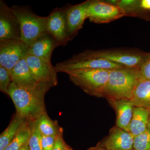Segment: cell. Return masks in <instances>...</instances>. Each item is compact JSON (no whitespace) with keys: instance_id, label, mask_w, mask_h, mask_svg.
Instances as JSON below:
<instances>
[{"instance_id":"7","label":"cell","mask_w":150,"mask_h":150,"mask_svg":"<svg viewBox=\"0 0 150 150\" xmlns=\"http://www.w3.org/2000/svg\"><path fill=\"white\" fill-rule=\"evenodd\" d=\"M87 18L91 22L102 24L111 22L125 16L123 9L108 1L90 0L87 8Z\"/></svg>"},{"instance_id":"22","label":"cell","mask_w":150,"mask_h":150,"mask_svg":"<svg viewBox=\"0 0 150 150\" xmlns=\"http://www.w3.org/2000/svg\"><path fill=\"white\" fill-rule=\"evenodd\" d=\"M38 129L41 135L43 136H57L63 132L57 121L52 120L47 113L41 115L36 122Z\"/></svg>"},{"instance_id":"15","label":"cell","mask_w":150,"mask_h":150,"mask_svg":"<svg viewBox=\"0 0 150 150\" xmlns=\"http://www.w3.org/2000/svg\"><path fill=\"white\" fill-rule=\"evenodd\" d=\"M108 101L116 112V126L129 132L135 107L131 99H112Z\"/></svg>"},{"instance_id":"3","label":"cell","mask_w":150,"mask_h":150,"mask_svg":"<svg viewBox=\"0 0 150 150\" xmlns=\"http://www.w3.org/2000/svg\"><path fill=\"white\" fill-rule=\"evenodd\" d=\"M10 9L19 23L21 40L28 48L39 38L48 33L47 16H38L29 6L15 5Z\"/></svg>"},{"instance_id":"27","label":"cell","mask_w":150,"mask_h":150,"mask_svg":"<svg viewBox=\"0 0 150 150\" xmlns=\"http://www.w3.org/2000/svg\"><path fill=\"white\" fill-rule=\"evenodd\" d=\"M140 79L150 81V55L139 68Z\"/></svg>"},{"instance_id":"28","label":"cell","mask_w":150,"mask_h":150,"mask_svg":"<svg viewBox=\"0 0 150 150\" xmlns=\"http://www.w3.org/2000/svg\"><path fill=\"white\" fill-rule=\"evenodd\" d=\"M53 150H73L65 142L63 138V132L57 136Z\"/></svg>"},{"instance_id":"11","label":"cell","mask_w":150,"mask_h":150,"mask_svg":"<svg viewBox=\"0 0 150 150\" xmlns=\"http://www.w3.org/2000/svg\"><path fill=\"white\" fill-rule=\"evenodd\" d=\"M47 32L54 38L58 46H64L70 41L65 7L56 8L47 16Z\"/></svg>"},{"instance_id":"19","label":"cell","mask_w":150,"mask_h":150,"mask_svg":"<svg viewBox=\"0 0 150 150\" xmlns=\"http://www.w3.org/2000/svg\"><path fill=\"white\" fill-rule=\"evenodd\" d=\"M26 121L16 113L10 123L0 136V150H4L13 139L18 132Z\"/></svg>"},{"instance_id":"29","label":"cell","mask_w":150,"mask_h":150,"mask_svg":"<svg viewBox=\"0 0 150 150\" xmlns=\"http://www.w3.org/2000/svg\"><path fill=\"white\" fill-rule=\"evenodd\" d=\"M139 3L142 8L150 12V0H139Z\"/></svg>"},{"instance_id":"33","label":"cell","mask_w":150,"mask_h":150,"mask_svg":"<svg viewBox=\"0 0 150 150\" xmlns=\"http://www.w3.org/2000/svg\"><path fill=\"white\" fill-rule=\"evenodd\" d=\"M131 150H136V149H132Z\"/></svg>"},{"instance_id":"6","label":"cell","mask_w":150,"mask_h":150,"mask_svg":"<svg viewBox=\"0 0 150 150\" xmlns=\"http://www.w3.org/2000/svg\"><path fill=\"white\" fill-rule=\"evenodd\" d=\"M125 67L106 60L96 59L89 55L86 51L74 55L70 59L58 63L56 69L58 72L67 74L74 70L83 69H103L112 70Z\"/></svg>"},{"instance_id":"4","label":"cell","mask_w":150,"mask_h":150,"mask_svg":"<svg viewBox=\"0 0 150 150\" xmlns=\"http://www.w3.org/2000/svg\"><path fill=\"white\" fill-rule=\"evenodd\" d=\"M110 70L83 69L67 73L70 80L90 95L103 97Z\"/></svg>"},{"instance_id":"5","label":"cell","mask_w":150,"mask_h":150,"mask_svg":"<svg viewBox=\"0 0 150 150\" xmlns=\"http://www.w3.org/2000/svg\"><path fill=\"white\" fill-rule=\"evenodd\" d=\"M86 51L94 58L131 68H140L150 55V53L132 50L107 49Z\"/></svg>"},{"instance_id":"8","label":"cell","mask_w":150,"mask_h":150,"mask_svg":"<svg viewBox=\"0 0 150 150\" xmlns=\"http://www.w3.org/2000/svg\"><path fill=\"white\" fill-rule=\"evenodd\" d=\"M28 47L21 40H0V66L11 71L28 54Z\"/></svg>"},{"instance_id":"12","label":"cell","mask_w":150,"mask_h":150,"mask_svg":"<svg viewBox=\"0 0 150 150\" xmlns=\"http://www.w3.org/2000/svg\"><path fill=\"white\" fill-rule=\"evenodd\" d=\"M21 40L20 25L6 3L0 1V40Z\"/></svg>"},{"instance_id":"26","label":"cell","mask_w":150,"mask_h":150,"mask_svg":"<svg viewBox=\"0 0 150 150\" xmlns=\"http://www.w3.org/2000/svg\"><path fill=\"white\" fill-rule=\"evenodd\" d=\"M41 135V134H40ZM57 136H43L41 135L40 143L43 150H53Z\"/></svg>"},{"instance_id":"24","label":"cell","mask_w":150,"mask_h":150,"mask_svg":"<svg viewBox=\"0 0 150 150\" xmlns=\"http://www.w3.org/2000/svg\"><path fill=\"white\" fill-rule=\"evenodd\" d=\"M10 74L5 68L0 66V91L8 95L9 87L11 83Z\"/></svg>"},{"instance_id":"32","label":"cell","mask_w":150,"mask_h":150,"mask_svg":"<svg viewBox=\"0 0 150 150\" xmlns=\"http://www.w3.org/2000/svg\"><path fill=\"white\" fill-rule=\"evenodd\" d=\"M148 110H149V117H150V108H149V109H148Z\"/></svg>"},{"instance_id":"13","label":"cell","mask_w":150,"mask_h":150,"mask_svg":"<svg viewBox=\"0 0 150 150\" xmlns=\"http://www.w3.org/2000/svg\"><path fill=\"white\" fill-rule=\"evenodd\" d=\"M90 0L83 2L65 7L68 33L70 40L77 35L79 30L83 27L85 20L87 19V8Z\"/></svg>"},{"instance_id":"10","label":"cell","mask_w":150,"mask_h":150,"mask_svg":"<svg viewBox=\"0 0 150 150\" xmlns=\"http://www.w3.org/2000/svg\"><path fill=\"white\" fill-rule=\"evenodd\" d=\"M12 82L19 87L33 91L39 90L49 91L51 88L40 83L33 74L25 59H22L10 72Z\"/></svg>"},{"instance_id":"20","label":"cell","mask_w":150,"mask_h":150,"mask_svg":"<svg viewBox=\"0 0 150 150\" xmlns=\"http://www.w3.org/2000/svg\"><path fill=\"white\" fill-rule=\"evenodd\" d=\"M116 5L123 9L125 16L139 18L146 21L150 20V12L142 8L140 5L139 0L117 1Z\"/></svg>"},{"instance_id":"21","label":"cell","mask_w":150,"mask_h":150,"mask_svg":"<svg viewBox=\"0 0 150 150\" xmlns=\"http://www.w3.org/2000/svg\"><path fill=\"white\" fill-rule=\"evenodd\" d=\"M35 123L25 122L4 150H19L28 146Z\"/></svg>"},{"instance_id":"31","label":"cell","mask_w":150,"mask_h":150,"mask_svg":"<svg viewBox=\"0 0 150 150\" xmlns=\"http://www.w3.org/2000/svg\"><path fill=\"white\" fill-rule=\"evenodd\" d=\"M19 150H30V149L29 147H28V146L24 147L22 148L21 149Z\"/></svg>"},{"instance_id":"30","label":"cell","mask_w":150,"mask_h":150,"mask_svg":"<svg viewBox=\"0 0 150 150\" xmlns=\"http://www.w3.org/2000/svg\"><path fill=\"white\" fill-rule=\"evenodd\" d=\"M87 150H110L106 148L100 146H97L95 147H93L88 149Z\"/></svg>"},{"instance_id":"18","label":"cell","mask_w":150,"mask_h":150,"mask_svg":"<svg viewBox=\"0 0 150 150\" xmlns=\"http://www.w3.org/2000/svg\"><path fill=\"white\" fill-rule=\"evenodd\" d=\"M131 101L135 107L150 108V81L140 79L134 89Z\"/></svg>"},{"instance_id":"25","label":"cell","mask_w":150,"mask_h":150,"mask_svg":"<svg viewBox=\"0 0 150 150\" xmlns=\"http://www.w3.org/2000/svg\"><path fill=\"white\" fill-rule=\"evenodd\" d=\"M40 137L41 135L35 123L28 142V146L30 150H43L40 143Z\"/></svg>"},{"instance_id":"1","label":"cell","mask_w":150,"mask_h":150,"mask_svg":"<svg viewBox=\"0 0 150 150\" xmlns=\"http://www.w3.org/2000/svg\"><path fill=\"white\" fill-rule=\"evenodd\" d=\"M48 91L44 89L30 91L11 82L8 95L14 104L17 115L27 122L34 123L47 113L45 97Z\"/></svg>"},{"instance_id":"17","label":"cell","mask_w":150,"mask_h":150,"mask_svg":"<svg viewBox=\"0 0 150 150\" xmlns=\"http://www.w3.org/2000/svg\"><path fill=\"white\" fill-rule=\"evenodd\" d=\"M149 121L148 109L144 107H135L129 132L134 137L139 135L146 129Z\"/></svg>"},{"instance_id":"9","label":"cell","mask_w":150,"mask_h":150,"mask_svg":"<svg viewBox=\"0 0 150 150\" xmlns=\"http://www.w3.org/2000/svg\"><path fill=\"white\" fill-rule=\"evenodd\" d=\"M25 59L33 74L40 83L51 88L57 85L58 72L51 62L30 55H28Z\"/></svg>"},{"instance_id":"2","label":"cell","mask_w":150,"mask_h":150,"mask_svg":"<svg viewBox=\"0 0 150 150\" xmlns=\"http://www.w3.org/2000/svg\"><path fill=\"white\" fill-rule=\"evenodd\" d=\"M140 79L139 68L123 67L110 70L103 97L131 99Z\"/></svg>"},{"instance_id":"14","label":"cell","mask_w":150,"mask_h":150,"mask_svg":"<svg viewBox=\"0 0 150 150\" xmlns=\"http://www.w3.org/2000/svg\"><path fill=\"white\" fill-rule=\"evenodd\" d=\"M134 137L128 131L117 127L110 130L103 146L110 150H131L134 149Z\"/></svg>"},{"instance_id":"23","label":"cell","mask_w":150,"mask_h":150,"mask_svg":"<svg viewBox=\"0 0 150 150\" xmlns=\"http://www.w3.org/2000/svg\"><path fill=\"white\" fill-rule=\"evenodd\" d=\"M134 149L137 150H150V121L146 129L134 137Z\"/></svg>"},{"instance_id":"16","label":"cell","mask_w":150,"mask_h":150,"mask_svg":"<svg viewBox=\"0 0 150 150\" xmlns=\"http://www.w3.org/2000/svg\"><path fill=\"white\" fill-rule=\"evenodd\" d=\"M58 46L54 38L49 33L41 36L28 48V55L51 62L53 51Z\"/></svg>"}]
</instances>
